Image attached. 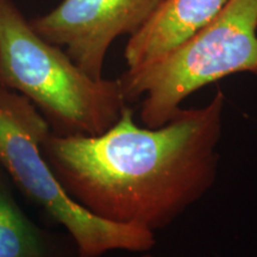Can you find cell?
<instances>
[{
	"instance_id": "cell-1",
	"label": "cell",
	"mask_w": 257,
	"mask_h": 257,
	"mask_svg": "<svg viewBox=\"0 0 257 257\" xmlns=\"http://www.w3.org/2000/svg\"><path fill=\"white\" fill-rule=\"evenodd\" d=\"M224 93L204 107H180L160 127H141L124 106L96 136L50 133L42 152L60 184L94 216L155 233L216 184Z\"/></svg>"
},
{
	"instance_id": "cell-2",
	"label": "cell",
	"mask_w": 257,
	"mask_h": 257,
	"mask_svg": "<svg viewBox=\"0 0 257 257\" xmlns=\"http://www.w3.org/2000/svg\"><path fill=\"white\" fill-rule=\"evenodd\" d=\"M0 85L38 108L57 135L96 136L126 100L119 79H93L35 31L12 0H0Z\"/></svg>"
},
{
	"instance_id": "cell-3",
	"label": "cell",
	"mask_w": 257,
	"mask_h": 257,
	"mask_svg": "<svg viewBox=\"0 0 257 257\" xmlns=\"http://www.w3.org/2000/svg\"><path fill=\"white\" fill-rule=\"evenodd\" d=\"M257 0H229L206 27L153 62L127 68L119 78L125 100L144 95L147 127L168 123L180 104L208 83L237 73L257 75Z\"/></svg>"
},
{
	"instance_id": "cell-4",
	"label": "cell",
	"mask_w": 257,
	"mask_h": 257,
	"mask_svg": "<svg viewBox=\"0 0 257 257\" xmlns=\"http://www.w3.org/2000/svg\"><path fill=\"white\" fill-rule=\"evenodd\" d=\"M49 134L50 125L36 106L0 85V163L21 191L66 229L76 257L152 249L156 243L152 231L101 219L66 192L42 152Z\"/></svg>"
},
{
	"instance_id": "cell-5",
	"label": "cell",
	"mask_w": 257,
	"mask_h": 257,
	"mask_svg": "<svg viewBox=\"0 0 257 257\" xmlns=\"http://www.w3.org/2000/svg\"><path fill=\"white\" fill-rule=\"evenodd\" d=\"M162 0H63L30 23L51 44L64 48L74 63L93 79L102 78L110 46L143 27Z\"/></svg>"
},
{
	"instance_id": "cell-6",
	"label": "cell",
	"mask_w": 257,
	"mask_h": 257,
	"mask_svg": "<svg viewBox=\"0 0 257 257\" xmlns=\"http://www.w3.org/2000/svg\"><path fill=\"white\" fill-rule=\"evenodd\" d=\"M229 0H162L125 48L127 68L150 63L211 23Z\"/></svg>"
},
{
	"instance_id": "cell-7",
	"label": "cell",
	"mask_w": 257,
	"mask_h": 257,
	"mask_svg": "<svg viewBox=\"0 0 257 257\" xmlns=\"http://www.w3.org/2000/svg\"><path fill=\"white\" fill-rule=\"evenodd\" d=\"M0 257H70L62 243L25 216L2 182Z\"/></svg>"
}]
</instances>
